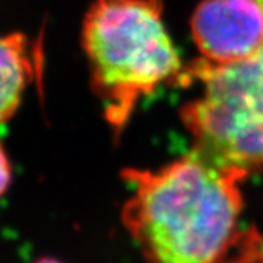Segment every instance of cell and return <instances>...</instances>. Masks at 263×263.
Returning <instances> with one entry per match:
<instances>
[{
    "label": "cell",
    "mask_w": 263,
    "mask_h": 263,
    "mask_svg": "<svg viewBox=\"0 0 263 263\" xmlns=\"http://www.w3.org/2000/svg\"><path fill=\"white\" fill-rule=\"evenodd\" d=\"M35 263H62V262H59V260H56V259H50V257H46V259H40V260H37Z\"/></svg>",
    "instance_id": "ba28073f"
},
{
    "label": "cell",
    "mask_w": 263,
    "mask_h": 263,
    "mask_svg": "<svg viewBox=\"0 0 263 263\" xmlns=\"http://www.w3.org/2000/svg\"><path fill=\"white\" fill-rule=\"evenodd\" d=\"M82 44L94 89L117 132L141 98L183 76L160 0H97L85 18Z\"/></svg>",
    "instance_id": "7a4b0ae2"
},
{
    "label": "cell",
    "mask_w": 263,
    "mask_h": 263,
    "mask_svg": "<svg viewBox=\"0 0 263 263\" xmlns=\"http://www.w3.org/2000/svg\"><path fill=\"white\" fill-rule=\"evenodd\" d=\"M184 75L202 84L181 110L195 151L222 167L263 170V50L231 65L202 59Z\"/></svg>",
    "instance_id": "3957f363"
},
{
    "label": "cell",
    "mask_w": 263,
    "mask_h": 263,
    "mask_svg": "<svg viewBox=\"0 0 263 263\" xmlns=\"http://www.w3.org/2000/svg\"><path fill=\"white\" fill-rule=\"evenodd\" d=\"M202 59L231 65L263 50V9L256 0H202L192 16Z\"/></svg>",
    "instance_id": "277c9868"
},
{
    "label": "cell",
    "mask_w": 263,
    "mask_h": 263,
    "mask_svg": "<svg viewBox=\"0 0 263 263\" xmlns=\"http://www.w3.org/2000/svg\"><path fill=\"white\" fill-rule=\"evenodd\" d=\"M224 263H263V237L256 230L241 231Z\"/></svg>",
    "instance_id": "8992f818"
},
{
    "label": "cell",
    "mask_w": 263,
    "mask_h": 263,
    "mask_svg": "<svg viewBox=\"0 0 263 263\" xmlns=\"http://www.w3.org/2000/svg\"><path fill=\"white\" fill-rule=\"evenodd\" d=\"M256 2H257V3H259L260 6H262V9H263V0H256Z\"/></svg>",
    "instance_id": "9c48e42d"
},
{
    "label": "cell",
    "mask_w": 263,
    "mask_h": 263,
    "mask_svg": "<svg viewBox=\"0 0 263 263\" xmlns=\"http://www.w3.org/2000/svg\"><path fill=\"white\" fill-rule=\"evenodd\" d=\"M249 173L196 151L160 170H127L123 222L148 263H224L240 235Z\"/></svg>",
    "instance_id": "6da1fadb"
},
{
    "label": "cell",
    "mask_w": 263,
    "mask_h": 263,
    "mask_svg": "<svg viewBox=\"0 0 263 263\" xmlns=\"http://www.w3.org/2000/svg\"><path fill=\"white\" fill-rule=\"evenodd\" d=\"M10 179H12V168H10L9 158L3 146L0 145V196L9 187Z\"/></svg>",
    "instance_id": "52a82bcc"
},
{
    "label": "cell",
    "mask_w": 263,
    "mask_h": 263,
    "mask_svg": "<svg viewBox=\"0 0 263 263\" xmlns=\"http://www.w3.org/2000/svg\"><path fill=\"white\" fill-rule=\"evenodd\" d=\"M32 69L27 38L22 34L0 37V124L18 110L24 91L32 79Z\"/></svg>",
    "instance_id": "5b68a950"
}]
</instances>
